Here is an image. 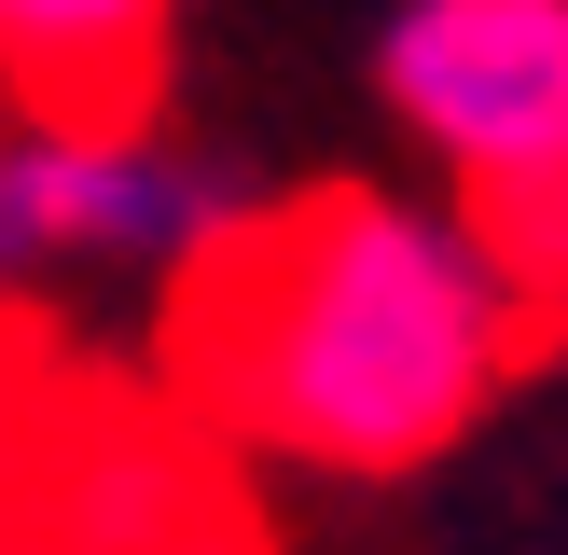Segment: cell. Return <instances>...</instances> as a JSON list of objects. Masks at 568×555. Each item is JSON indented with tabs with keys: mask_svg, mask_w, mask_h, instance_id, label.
I'll return each mask as SVG.
<instances>
[{
	"mask_svg": "<svg viewBox=\"0 0 568 555\" xmlns=\"http://www.w3.org/2000/svg\"><path fill=\"white\" fill-rule=\"evenodd\" d=\"M541 305L458 209L416 194H292L166 278V389L222 444L320 472H416L499 403Z\"/></svg>",
	"mask_w": 568,
	"mask_h": 555,
	"instance_id": "obj_1",
	"label": "cell"
},
{
	"mask_svg": "<svg viewBox=\"0 0 568 555\" xmlns=\"http://www.w3.org/2000/svg\"><path fill=\"white\" fill-rule=\"evenodd\" d=\"M388 111L444 153V209L568 320V0H403Z\"/></svg>",
	"mask_w": 568,
	"mask_h": 555,
	"instance_id": "obj_2",
	"label": "cell"
},
{
	"mask_svg": "<svg viewBox=\"0 0 568 555\" xmlns=\"http://www.w3.org/2000/svg\"><path fill=\"white\" fill-rule=\"evenodd\" d=\"M0 555H264V542H250L236 486H222V444L181 389H98L83 375L28 514L0 527Z\"/></svg>",
	"mask_w": 568,
	"mask_h": 555,
	"instance_id": "obj_3",
	"label": "cell"
},
{
	"mask_svg": "<svg viewBox=\"0 0 568 555\" xmlns=\"http://www.w3.org/2000/svg\"><path fill=\"white\" fill-rule=\"evenodd\" d=\"M236 236V194L194 181L181 153H153V125H42L14 111L0 125V292L70 264H166Z\"/></svg>",
	"mask_w": 568,
	"mask_h": 555,
	"instance_id": "obj_4",
	"label": "cell"
},
{
	"mask_svg": "<svg viewBox=\"0 0 568 555\" xmlns=\"http://www.w3.org/2000/svg\"><path fill=\"white\" fill-rule=\"evenodd\" d=\"M181 0H0V98L42 125H139Z\"/></svg>",
	"mask_w": 568,
	"mask_h": 555,
	"instance_id": "obj_5",
	"label": "cell"
},
{
	"mask_svg": "<svg viewBox=\"0 0 568 555\" xmlns=\"http://www.w3.org/2000/svg\"><path fill=\"white\" fill-rule=\"evenodd\" d=\"M70 403H83V375L55 361V333L0 292V527L28 514V486H42V458H55V431H70Z\"/></svg>",
	"mask_w": 568,
	"mask_h": 555,
	"instance_id": "obj_6",
	"label": "cell"
}]
</instances>
